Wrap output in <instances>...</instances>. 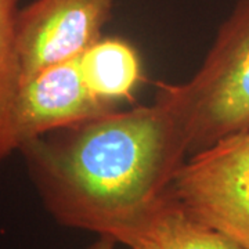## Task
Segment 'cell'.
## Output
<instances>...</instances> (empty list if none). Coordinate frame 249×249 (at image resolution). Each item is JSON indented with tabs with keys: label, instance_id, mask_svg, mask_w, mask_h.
Listing matches in <instances>:
<instances>
[{
	"label": "cell",
	"instance_id": "cell-2",
	"mask_svg": "<svg viewBox=\"0 0 249 249\" xmlns=\"http://www.w3.org/2000/svg\"><path fill=\"white\" fill-rule=\"evenodd\" d=\"M157 100L178 119L191 155L249 132V0H237L198 71L160 85Z\"/></svg>",
	"mask_w": 249,
	"mask_h": 249
},
{
	"label": "cell",
	"instance_id": "cell-8",
	"mask_svg": "<svg viewBox=\"0 0 249 249\" xmlns=\"http://www.w3.org/2000/svg\"><path fill=\"white\" fill-rule=\"evenodd\" d=\"M118 244L115 240L107 235H100L96 242H93L88 249H115V245Z\"/></svg>",
	"mask_w": 249,
	"mask_h": 249
},
{
	"label": "cell",
	"instance_id": "cell-9",
	"mask_svg": "<svg viewBox=\"0 0 249 249\" xmlns=\"http://www.w3.org/2000/svg\"><path fill=\"white\" fill-rule=\"evenodd\" d=\"M130 249H152V248H150V247H133V248H130Z\"/></svg>",
	"mask_w": 249,
	"mask_h": 249
},
{
	"label": "cell",
	"instance_id": "cell-6",
	"mask_svg": "<svg viewBox=\"0 0 249 249\" xmlns=\"http://www.w3.org/2000/svg\"><path fill=\"white\" fill-rule=\"evenodd\" d=\"M83 82L93 96L116 104L129 100L142 80L137 50L119 37H101L79 57Z\"/></svg>",
	"mask_w": 249,
	"mask_h": 249
},
{
	"label": "cell",
	"instance_id": "cell-4",
	"mask_svg": "<svg viewBox=\"0 0 249 249\" xmlns=\"http://www.w3.org/2000/svg\"><path fill=\"white\" fill-rule=\"evenodd\" d=\"M114 0H34L17 18L21 85L39 72L79 58L103 37Z\"/></svg>",
	"mask_w": 249,
	"mask_h": 249
},
{
	"label": "cell",
	"instance_id": "cell-1",
	"mask_svg": "<svg viewBox=\"0 0 249 249\" xmlns=\"http://www.w3.org/2000/svg\"><path fill=\"white\" fill-rule=\"evenodd\" d=\"M18 151L55 222L127 245L168 198L188 144L178 118L155 98L36 137Z\"/></svg>",
	"mask_w": 249,
	"mask_h": 249
},
{
	"label": "cell",
	"instance_id": "cell-5",
	"mask_svg": "<svg viewBox=\"0 0 249 249\" xmlns=\"http://www.w3.org/2000/svg\"><path fill=\"white\" fill-rule=\"evenodd\" d=\"M86 88L79 58L39 72L21 85L16 108L18 150L24 142L115 111Z\"/></svg>",
	"mask_w": 249,
	"mask_h": 249
},
{
	"label": "cell",
	"instance_id": "cell-3",
	"mask_svg": "<svg viewBox=\"0 0 249 249\" xmlns=\"http://www.w3.org/2000/svg\"><path fill=\"white\" fill-rule=\"evenodd\" d=\"M169 196L191 217L249 249V132L191 155Z\"/></svg>",
	"mask_w": 249,
	"mask_h": 249
},
{
	"label": "cell",
	"instance_id": "cell-7",
	"mask_svg": "<svg viewBox=\"0 0 249 249\" xmlns=\"http://www.w3.org/2000/svg\"><path fill=\"white\" fill-rule=\"evenodd\" d=\"M129 248L152 249H245L222 232L186 213L169 196L137 230Z\"/></svg>",
	"mask_w": 249,
	"mask_h": 249
}]
</instances>
